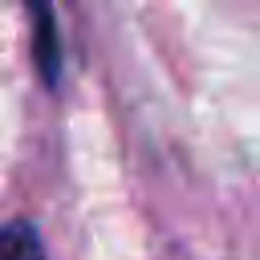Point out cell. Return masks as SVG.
I'll use <instances>...</instances> for the list:
<instances>
[{
    "label": "cell",
    "mask_w": 260,
    "mask_h": 260,
    "mask_svg": "<svg viewBox=\"0 0 260 260\" xmlns=\"http://www.w3.org/2000/svg\"><path fill=\"white\" fill-rule=\"evenodd\" d=\"M28 20H32V61H37L45 85H57V73H61V45H57L53 8L32 4V8H28Z\"/></svg>",
    "instance_id": "obj_1"
},
{
    "label": "cell",
    "mask_w": 260,
    "mask_h": 260,
    "mask_svg": "<svg viewBox=\"0 0 260 260\" xmlns=\"http://www.w3.org/2000/svg\"><path fill=\"white\" fill-rule=\"evenodd\" d=\"M0 260H45L41 232L28 219H12L0 228Z\"/></svg>",
    "instance_id": "obj_2"
}]
</instances>
